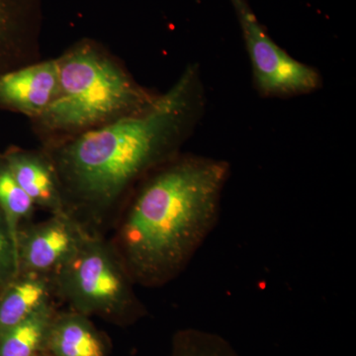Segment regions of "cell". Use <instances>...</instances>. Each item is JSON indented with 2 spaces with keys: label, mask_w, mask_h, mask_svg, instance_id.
<instances>
[{
  "label": "cell",
  "mask_w": 356,
  "mask_h": 356,
  "mask_svg": "<svg viewBox=\"0 0 356 356\" xmlns=\"http://www.w3.org/2000/svg\"><path fill=\"white\" fill-rule=\"evenodd\" d=\"M56 296L53 275L18 271L0 290V334L42 309L54 305Z\"/></svg>",
  "instance_id": "30bf717a"
},
{
  "label": "cell",
  "mask_w": 356,
  "mask_h": 356,
  "mask_svg": "<svg viewBox=\"0 0 356 356\" xmlns=\"http://www.w3.org/2000/svg\"><path fill=\"white\" fill-rule=\"evenodd\" d=\"M55 306L37 312L31 317L0 334V356H40L44 355L54 318Z\"/></svg>",
  "instance_id": "7c38bea8"
},
{
  "label": "cell",
  "mask_w": 356,
  "mask_h": 356,
  "mask_svg": "<svg viewBox=\"0 0 356 356\" xmlns=\"http://www.w3.org/2000/svg\"><path fill=\"white\" fill-rule=\"evenodd\" d=\"M198 64H189L153 102L102 127L47 144L67 210L102 221L140 180L181 153L205 114Z\"/></svg>",
  "instance_id": "6da1fadb"
},
{
  "label": "cell",
  "mask_w": 356,
  "mask_h": 356,
  "mask_svg": "<svg viewBox=\"0 0 356 356\" xmlns=\"http://www.w3.org/2000/svg\"><path fill=\"white\" fill-rule=\"evenodd\" d=\"M248 58L252 81L264 98H291L311 95L322 88L323 79L315 67L292 57L273 41L259 22L248 0H229Z\"/></svg>",
  "instance_id": "5b68a950"
},
{
  "label": "cell",
  "mask_w": 356,
  "mask_h": 356,
  "mask_svg": "<svg viewBox=\"0 0 356 356\" xmlns=\"http://www.w3.org/2000/svg\"><path fill=\"white\" fill-rule=\"evenodd\" d=\"M36 205L14 179L6 161L0 163V212L17 243L19 226L34 214Z\"/></svg>",
  "instance_id": "4fadbf2b"
},
{
  "label": "cell",
  "mask_w": 356,
  "mask_h": 356,
  "mask_svg": "<svg viewBox=\"0 0 356 356\" xmlns=\"http://www.w3.org/2000/svg\"><path fill=\"white\" fill-rule=\"evenodd\" d=\"M43 0H0V74L38 62Z\"/></svg>",
  "instance_id": "52a82bcc"
},
{
  "label": "cell",
  "mask_w": 356,
  "mask_h": 356,
  "mask_svg": "<svg viewBox=\"0 0 356 356\" xmlns=\"http://www.w3.org/2000/svg\"><path fill=\"white\" fill-rule=\"evenodd\" d=\"M17 273V243L0 212V290Z\"/></svg>",
  "instance_id": "9a60e30c"
},
{
  "label": "cell",
  "mask_w": 356,
  "mask_h": 356,
  "mask_svg": "<svg viewBox=\"0 0 356 356\" xmlns=\"http://www.w3.org/2000/svg\"><path fill=\"white\" fill-rule=\"evenodd\" d=\"M53 277L58 298L77 313L119 325H132L147 315L136 283L111 243L91 229Z\"/></svg>",
  "instance_id": "277c9868"
},
{
  "label": "cell",
  "mask_w": 356,
  "mask_h": 356,
  "mask_svg": "<svg viewBox=\"0 0 356 356\" xmlns=\"http://www.w3.org/2000/svg\"><path fill=\"white\" fill-rule=\"evenodd\" d=\"M40 356H49V355H40Z\"/></svg>",
  "instance_id": "2e32d148"
},
{
  "label": "cell",
  "mask_w": 356,
  "mask_h": 356,
  "mask_svg": "<svg viewBox=\"0 0 356 356\" xmlns=\"http://www.w3.org/2000/svg\"><path fill=\"white\" fill-rule=\"evenodd\" d=\"M229 175L226 161L180 153L136 185L109 242L136 285L184 273L219 222Z\"/></svg>",
  "instance_id": "7a4b0ae2"
},
{
  "label": "cell",
  "mask_w": 356,
  "mask_h": 356,
  "mask_svg": "<svg viewBox=\"0 0 356 356\" xmlns=\"http://www.w3.org/2000/svg\"><path fill=\"white\" fill-rule=\"evenodd\" d=\"M44 355L108 356V346L88 316L72 310L58 312L51 324Z\"/></svg>",
  "instance_id": "8fae6325"
},
{
  "label": "cell",
  "mask_w": 356,
  "mask_h": 356,
  "mask_svg": "<svg viewBox=\"0 0 356 356\" xmlns=\"http://www.w3.org/2000/svg\"><path fill=\"white\" fill-rule=\"evenodd\" d=\"M88 229L67 213L20 229L18 271L54 275L76 252Z\"/></svg>",
  "instance_id": "8992f818"
},
{
  "label": "cell",
  "mask_w": 356,
  "mask_h": 356,
  "mask_svg": "<svg viewBox=\"0 0 356 356\" xmlns=\"http://www.w3.org/2000/svg\"><path fill=\"white\" fill-rule=\"evenodd\" d=\"M168 356H241L220 334L204 330H180L172 337Z\"/></svg>",
  "instance_id": "5bb4252c"
},
{
  "label": "cell",
  "mask_w": 356,
  "mask_h": 356,
  "mask_svg": "<svg viewBox=\"0 0 356 356\" xmlns=\"http://www.w3.org/2000/svg\"><path fill=\"white\" fill-rule=\"evenodd\" d=\"M60 90L50 107L32 119L48 144L111 123L149 104L156 95L131 76L103 47L84 39L57 58Z\"/></svg>",
  "instance_id": "3957f363"
},
{
  "label": "cell",
  "mask_w": 356,
  "mask_h": 356,
  "mask_svg": "<svg viewBox=\"0 0 356 356\" xmlns=\"http://www.w3.org/2000/svg\"><path fill=\"white\" fill-rule=\"evenodd\" d=\"M57 58L38 60L0 74V104L35 119L58 97Z\"/></svg>",
  "instance_id": "ba28073f"
},
{
  "label": "cell",
  "mask_w": 356,
  "mask_h": 356,
  "mask_svg": "<svg viewBox=\"0 0 356 356\" xmlns=\"http://www.w3.org/2000/svg\"><path fill=\"white\" fill-rule=\"evenodd\" d=\"M3 161L36 207L43 208L51 215L70 214L55 166L44 151L14 149Z\"/></svg>",
  "instance_id": "9c48e42d"
}]
</instances>
